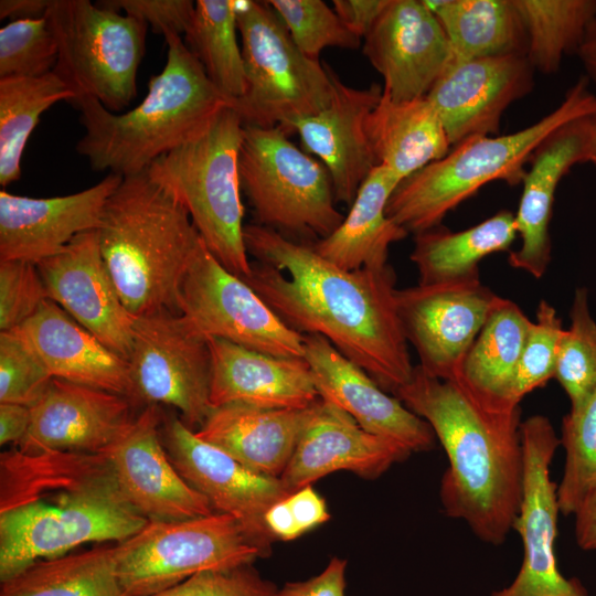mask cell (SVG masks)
Wrapping results in <instances>:
<instances>
[{
	"label": "cell",
	"instance_id": "cell-1",
	"mask_svg": "<svg viewBox=\"0 0 596 596\" xmlns=\"http://www.w3.org/2000/svg\"><path fill=\"white\" fill-rule=\"evenodd\" d=\"M244 242L257 263L242 279L288 327L322 336L392 395L411 380L390 264L343 269L311 244L256 223L244 226Z\"/></svg>",
	"mask_w": 596,
	"mask_h": 596
},
{
	"label": "cell",
	"instance_id": "cell-2",
	"mask_svg": "<svg viewBox=\"0 0 596 596\" xmlns=\"http://www.w3.org/2000/svg\"><path fill=\"white\" fill-rule=\"evenodd\" d=\"M147 520L105 454L62 450L0 456V582L88 542H121Z\"/></svg>",
	"mask_w": 596,
	"mask_h": 596
},
{
	"label": "cell",
	"instance_id": "cell-3",
	"mask_svg": "<svg viewBox=\"0 0 596 596\" xmlns=\"http://www.w3.org/2000/svg\"><path fill=\"white\" fill-rule=\"evenodd\" d=\"M393 395L429 424L447 455L439 489L445 513L481 541L502 544L522 498L521 408L488 411L457 380H439L418 365Z\"/></svg>",
	"mask_w": 596,
	"mask_h": 596
},
{
	"label": "cell",
	"instance_id": "cell-4",
	"mask_svg": "<svg viewBox=\"0 0 596 596\" xmlns=\"http://www.w3.org/2000/svg\"><path fill=\"white\" fill-rule=\"evenodd\" d=\"M168 46L162 71L132 109L113 113L97 99L72 102L85 129L76 151L95 171L123 178L139 174L158 158L200 134L224 107L233 106L210 81L181 35L163 34Z\"/></svg>",
	"mask_w": 596,
	"mask_h": 596
},
{
	"label": "cell",
	"instance_id": "cell-5",
	"mask_svg": "<svg viewBox=\"0 0 596 596\" xmlns=\"http://www.w3.org/2000/svg\"><path fill=\"white\" fill-rule=\"evenodd\" d=\"M97 233L103 259L132 317L180 312L179 284L201 237L171 193L147 171L123 178Z\"/></svg>",
	"mask_w": 596,
	"mask_h": 596
},
{
	"label": "cell",
	"instance_id": "cell-6",
	"mask_svg": "<svg viewBox=\"0 0 596 596\" xmlns=\"http://www.w3.org/2000/svg\"><path fill=\"white\" fill-rule=\"evenodd\" d=\"M596 113V93L584 75L551 113L534 124L502 136H475L441 159L403 180L386 205V216L407 233L441 224L444 217L482 187L494 181L522 183L534 151L562 125Z\"/></svg>",
	"mask_w": 596,
	"mask_h": 596
},
{
	"label": "cell",
	"instance_id": "cell-7",
	"mask_svg": "<svg viewBox=\"0 0 596 596\" xmlns=\"http://www.w3.org/2000/svg\"><path fill=\"white\" fill-rule=\"evenodd\" d=\"M243 129L238 113L224 107L200 134L147 169L185 207L212 255L241 278L252 270L238 170Z\"/></svg>",
	"mask_w": 596,
	"mask_h": 596
},
{
	"label": "cell",
	"instance_id": "cell-8",
	"mask_svg": "<svg viewBox=\"0 0 596 596\" xmlns=\"http://www.w3.org/2000/svg\"><path fill=\"white\" fill-rule=\"evenodd\" d=\"M235 10L245 93L232 107L243 124L287 132L292 121L324 109L334 93L331 67L297 47L267 1L235 0Z\"/></svg>",
	"mask_w": 596,
	"mask_h": 596
},
{
	"label": "cell",
	"instance_id": "cell-9",
	"mask_svg": "<svg viewBox=\"0 0 596 596\" xmlns=\"http://www.w3.org/2000/svg\"><path fill=\"white\" fill-rule=\"evenodd\" d=\"M238 170L256 224L290 240L326 238L345 217L327 168L279 126L244 125Z\"/></svg>",
	"mask_w": 596,
	"mask_h": 596
},
{
	"label": "cell",
	"instance_id": "cell-10",
	"mask_svg": "<svg viewBox=\"0 0 596 596\" xmlns=\"http://www.w3.org/2000/svg\"><path fill=\"white\" fill-rule=\"evenodd\" d=\"M46 19L58 50L53 72L76 98L123 113L137 94L148 25L89 0H51Z\"/></svg>",
	"mask_w": 596,
	"mask_h": 596
},
{
	"label": "cell",
	"instance_id": "cell-11",
	"mask_svg": "<svg viewBox=\"0 0 596 596\" xmlns=\"http://www.w3.org/2000/svg\"><path fill=\"white\" fill-rule=\"evenodd\" d=\"M123 596H153L211 570L252 564L264 556L234 517L150 520L115 544Z\"/></svg>",
	"mask_w": 596,
	"mask_h": 596
},
{
	"label": "cell",
	"instance_id": "cell-12",
	"mask_svg": "<svg viewBox=\"0 0 596 596\" xmlns=\"http://www.w3.org/2000/svg\"><path fill=\"white\" fill-rule=\"evenodd\" d=\"M135 401L169 405L196 430L212 407L209 338L184 315L159 311L138 317L129 356Z\"/></svg>",
	"mask_w": 596,
	"mask_h": 596
},
{
	"label": "cell",
	"instance_id": "cell-13",
	"mask_svg": "<svg viewBox=\"0 0 596 596\" xmlns=\"http://www.w3.org/2000/svg\"><path fill=\"white\" fill-rule=\"evenodd\" d=\"M178 309L207 338L280 358H304V336L288 327L241 277L199 241L178 288Z\"/></svg>",
	"mask_w": 596,
	"mask_h": 596
},
{
	"label": "cell",
	"instance_id": "cell-14",
	"mask_svg": "<svg viewBox=\"0 0 596 596\" xmlns=\"http://www.w3.org/2000/svg\"><path fill=\"white\" fill-rule=\"evenodd\" d=\"M520 436L523 483L513 530L522 540L523 561L514 579L490 596H588L578 579L561 573L555 554L561 510L550 467L561 445L560 437L551 421L541 414L521 423Z\"/></svg>",
	"mask_w": 596,
	"mask_h": 596
},
{
	"label": "cell",
	"instance_id": "cell-15",
	"mask_svg": "<svg viewBox=\"0 0 596 596\" xmlns=\"http://www.w3.org/2000/svg\"><path fill=\"white\" fill-rule=\"evenodd\" d=\"M500 298L479 275L396 289L398 319L418 355V366L439 380H456Z\"/></svg>",
	"mask_w": 596,
	"mask_h": 596
},
{
	"label": "cell",
	"instance_id": "cell-16",
	"mask_svg": "<svg viewBox=\"0 0 596 596\" xmlns=\"http://www.w3.org/2000/svg\"><path fill=\"white\" fill-rule=\"evenodd\" d=\"M161 439L173 467L215 512L234 517L264 556L274 541L266 530L268 509L296 490L281 478L258 473L199 438L174 414H164Z\"/></svg>",
	"mask_w": 596,
	"mask_h": 596
},
{
	"label": "cell",
	"instance_id": "cell-17",
	"mask_svg": "<svg viewBox=\"0 0 596 596\" xmlns=\"http://www.w3.org/2000/svg\"><path fill=\"white\" fill-rule=\"evenodd\" d=\"M363 53L393 100L426 97L453 60L449 41L425 0H390L364 38Z\"/></svg>",
	"mask_w": 596,
	"mask_h": 596
},
{
	"label": "cell",
	"instance_id": "cell-18",
	"mask_svg": "<svg viewBox=\"0 0 596 596\" xmlns=\"http://www.w3.org/2000/svg\"><path fill=\"white\" fill-rule=\"evenodd\" d=\"M534 72L526 55L450 62L427 99L451 148L475 136H497L507 108L531 93Z\"/></svg>",
	"mask_w": 596,
	"mask_h": 596
},
{
	"label": "cell",
	"instance_id": "cell-19",
	"mask_svg": "<svg viewBox=\"0 0 596 596\" xmlns=\"http://www.w3.org/2000/svg\"><path fill=\"white\" fill-rule=\"evenodd\" d=\"M38 268L49 299L129 360L136 318L125 307L103 259L97 230L78 234Z\"/></svg>",
	"mask_w": 596,
	"mask_h": 596
},
{
	"label": "cell",
	"instance_id": "cell-20",
	"mask_svg": "<svg viewBox=\"0 0 596 596\" xmlns=\"http://www.w3.org/2000/svg\"><path fill=\"white\" fill-rule=\"evenodd\" d=\"M136 406L126 396L53 377L31 406L29 430L15 447L104 454L130 430Z\"/></svg>",
	"mask_w": 596,
	"mask_h": 596
},
{
	"label": "cell",
	"instance_id": "cell-21",
	"mask_svg": "<svg viewBox=\"0 0 596 596\" xmlns=\"http://www.w3.org/2000/svg\"><path fill=\"white\" fill-rule=\"evenodd\" d=\"M163 411L147 405L130 430L104 453L129 502L147 520L177 521L210 515L209 500L190 487L170 461L161 439Z\"/></svg>",
	"mask_w": 596,
	"mask_h": 596
},
{
	"label": "cell",
	"instance_id": "cell-22",
	"mask_svg": "<svg viewBox=\"0 0 596 596\" xmlns=\"http://www.w3.org/2000/svg\"><path fill=\"white\" fill-rule=\"evenodd\" d=\"M302 336L304 359L321 398L347 412L366 432L392 440L409 453L434 447L436 436L427 422L387 394L326 338Z\"/></svg>",
	"mask_w": 596,
	"mask_h": 596
},
{
	"label": "cell",
	"instance_id": "cell-23",
	"mask_svg": "<svg viewBox=\"0 0 596 596\" xmlns=\"http://www.w3.org/2000/svg\"><path fill=\"white\" fill-rule=\"evenodd\" d=\"M123 177L108 173L93 187L53 198L0 191V260L39 264L78 234L97 230L105 204Z\"/></svg>",
	"mask_w": 596,
	"mask_h": 596
},
{
	"label": "cell",
	"instance_id": "cell-24",
	"mask_svg": "<svg viewBox=\"0 0 596 596\" xmlns=\"http://www.w3.org/2000/svg\"><path fill=\"white\" fill-rule=\"evenodd\" d=\"M411 454L403 446L366 432L347 412L320 397L311 406L280 478L292 490L338 470L373 479Z\"/></svg>",
	"mask_w": 596,
	"mask_h": 596
},
{
	"label": "cell",
	"instance_id": "cell-25",
	"mask_svg": "<svg viewBox=\"0 0 596 596\" xmlns=\"http://www.w3.org/2000/svg\"><path fill=\"white\" fill-rule=\"evenodd\" d=\"M334 93L321 111L292 121L288 135L298 134L302 150L320 159L327 168L336 202L351 205L355 195L376 167L365 121L381 99L383 88L372 84L354 88L334 73Z\"/></svg>",
	"mask_w": 596,
	"mask_h": 596
},
{
	"label": "cell",
	"instance_id": "cell-26",
	"mask_svg": "<svg viewBox=\"0 0 596 596\" xmlns=\"http://www.w3.org/2000/svg\"><path fill=\"white\" fill-rule=\"evenodd\" d=\"M593 115V114H592ZM590 115L571 120L536 148L522 181V193L514 214L521 244L509 252L508 263L540 279L551 263L550 222L561 180L578 163L589 159Z\"/></svg>",
	"mask_w": 596,
	"mask_h": 596
},
{
	"label": "cell",
	"instance_id": "cell-27",
	"mask_svg": "<svg viewBox=\"0 0 596 596\" xmlns=\"http://www.w3.org/2000/svg\"><path fill=\"white\" fill-rule=\"evenodd\" d=\"M210 404L243 403L263 408H307L320 398L304 358H280L209 338Z\"/></svg>",
	"mask_w": 596,
	"mask_h": 596
},
{
	"label": "cell",
	"instance_id": "cell-28",
	"mask_svg": "<svg viewBox=\"0 0 596 596\" xmlns=\"http://www.w3.org/2000/svg\"><path fill=\"white\" fill-rule=\"evenodd\" d=\"M19 328L52 377L116 393L137 405L129 361L51 299Z\"/></svg>",
	"mask_w": 596,
	"mask_h": 596
},
{
	"label": "cell",
	"instance_id": "cell-29",
	"mask_svg": "<svg viewBox=\"0 0 596 596\" xmlns=\"http://www.w3.org/2000/svg\"><path fill=\"white\" fill-rule=\"evenodd\" d=\"M311 406L263 408L230 403L212 408L194 433L245 467L280 478L308 422Z\"/></svg>",
	"mask_w": 596,
	"mask_h": 596
},
{
	"label": "cell",
	"instance_id": "cell-30",
	"mask_svg": "<svg viewBox=\"0 0 596 596\" xmlns=\"http://www.w3.org/2000/svg\"><path fill=\"white\" fill-rule=\"evenodd\" d=\"M376 164L391 169L401 181L445 157L451 145L427 97L393 100L382 92L365 121Z\"/></svg>",
	"mask_w": 596,
	"mask_h": 596
},
{
	"label": "cell",
	"instance_id": "cell-31",
	"mask_svg": "<svg viewBox=\"0 0 596 596\" xmlns=\"http://www.w3.org/2000/svg\"><path fill=\"white\" fill-rule=\"evenodd\" d=\"M401 182L387 167H374L361 184L341 225L328 237L311 244L313 249L348 270L389 264L391 244L408 234L385 212Z\"/></svg>",
	"mask_w": 596,
	"mask_h": 596
},
{
	"label": "cell",
	"instance_id": "cell-32",
	"mask_svg": "<svg viewBox=\"0 0 596 596\" xmlns=\"http://www.w3.org/2000/svg\"><path fill=\"white\" fill-rule=\"evenodd\" d=\"M531 320L501 297L467 352L459 376L473 398L491 412H509L510 389Z\"/></svg>",
	"mask_w": 596,
	"mask_h": 596
},
{
	"label": "cell",
	"instance_id": "cell-33",
	"mask_svg": "<svg viewBox=\"0 0 596 596\" xmlns=\"http://www.w3.org/2000/svg\"><path fill=\"white\" fill-rule=\"evenodd\" d=\"M514 213L500 210L487 220L453 232L441 224L415 234L411 260L418 284H437L479 275L487 256L508 252L517 237Z\"/></svg>",
	"mask_w": 596,
	"mask_h": 596
},
{
	"label": "cell",
	"instance_id": "cell-34",
	"mask_svg": "<svg viewBox=\"0 0 596 596\" xmlns=\"http://www.w3.org/2000/svg\"><path fill=\"white\" fill-rule=\"evenodd\" d=\"M450 44L451 62L526 55L528 36L513 0H427Z\"/></svg>",
	"mask_w": 596,
	"mask_h": 596
},
{
	"label": "cell",
	"instance_id": "cell-35",
	"mask_svg": "<svg viewBox=\"0 0 596 596\" xmlns=\"http://www.w3.org/2000/svg\"><path fill=\"white\" fill-rule=\"evenodd\" d=\"M0 596H123L115 544L38 561L1 582Z\"/></svg>",
	"mask_w": 596,
	"mask_h": 596
},
{
	"label": "cell",
	"instance_id": "cell-36",
	"mask_svg": "<svg viewBox=\"0 0 596 596\" xmlns=\"http://www.w3.org/2000/svg\"><path fill=\"white\" fill-rule=\"evenodd\" d=\"M76 98L53 71L38 77L0 78V184L21 177V159L41 115L54 104Z\"/></svg>",
	"mask_w": 596,
	"mask_h": 596
},
{
	"label": "cell",
	"instance_id": "cell-37",
	"mask_svg": "<svg viewBox=\"0 0 596 596\" xmlns=\"http://www.w3.org/2000/svg\"><path fill=\"white\" fill-rule=\"evenodd\" d=\"M235 0H198L184 43L213 85L232 103L245 93Z\"/></svg>",
	"mask_w": 596,
	"mask_h": 596
},
{
	"label": "cell",
	"instance_id": "cell-38",
	"mask_svg": "<svg viewBox=\"0 0 596 596\" xmlns=\"http://www.w3.org/2000/svg\"><path fill=\"white\" fill-rule=\"evenodd\" d=\"M528 36L535 71L553 74L565 54L577 52L596 17V0H513Z\"/></svg>",
	"mask_w": 596,
	"mask_h": 596
},
{
	"label": "cell",
	"instance_id": "cell-39",
	"mask_svg": "<svg viewBox=\"0 0 596 596\" xmlns=\"http://www.w3.org/2000/svg\"><path fill=\"white\" fill-rule=\"evenodd\" d=\"M560 443L565 461L557 498L563 514H574L596 490V389L563 417Z\"/></svg>",
	"mask_w": 596,
	"mask_h": 596
},
{
	"label": "cell",
	"instance_id": "cell-40",
	"mask_svg": "<svg viewBox=\"0 0 596 596\" xmlns=\"http://www.w3.org/2000/svg\"><path fill=\"white\" fill-rule=\"evenodd\" d=\"M554 377L570 400V409L581 406L596 389V321L585 287L575 289L570 327L558 341Z\"/></svg>",
	"mask_w": 596,
	"mask_h": 596
},
{
	"label": "cell",
	"instance_id": "cell-41",
	"mask_svg": "<svg viewBox=\"0 0 596 596\" xmlns=\"http://www.w3.org/2000/svg\"><path fill=\"white\" fill-rule=\"evenodd\" d=\"M267 3L284 22L297 47L319 61L327 47L355 50L361 39L351 33L337 13L321 0H269Z\"/></svg>",
	"mask_w": 596,
	"mask_h": 596
},
{
	"label": "cell",
	"instance_id": "cell-42",
	"mask_svg": "<svg viewBox=\"0 0 596 596\" xmlns=\"http://www.w3.org/2000/svg\"><path fill=\"white\" fill-rule=\"evenodd\" d=\"M564 328L556 309L546 300L538 305L510 389L508 403L520 407L523 397L555 375L558 341Z\"/></svg>",
	"mask_w": 596,
	"mask_h": 596
},
{
	"label": "cell",
	"instance_id": "cell-43",
	"mask_svg": "<svg viewBox=\"0 0 596 596\" xmlns=\"http://www.w3.org/2000/svg\"><path fill=\"white\" fill-rule=\"evenodd\" d=\"M57 55L46 15L10 21L0 29V78L45 75L54 70Z\"/></svg>",
	"mask_w": 596,
	"mask_h": 596
},
{
	"label": "cell",
	"instance_id": "cell-44",
	"mask_svg": "<svg viewBox=\"0 0 596 596\" xmlns=\"http://www.w3.org/2000/svg\"><path fill=\"white\" fill-rule=\"evenodd\" d=\"M52 375L20 330L0 332V403L34 405Z\"/></svg>",
	"mask_w": 596,
	"mask_h": 596
},
{
	"label": "cell",
	"instance_id": "cell-45",
	"mask_svg": "<svg viewBox=\"0 0 596 596\" xmlns=\"http://www.w3.org/2000/svg\"><path fill=\"white\" fill-rule=\"evenodd\" d=\"M38 265L0 260V330L20 327L47 300Z\"/></svg>",
	"mask_w": 596,
	"mask_h": 596
},
{
	"label": "cell",
	"instance_id": "cell-46",
	"mask_svg": "<svg viewBox=\"0 0 596 596\" xmlns=\"http://www.w3.org/2000/svg\"><path fill=\"white\" fill-rule=\"evenodd\" d=\"M276 585L263 578L252 564L200 572L153 596H274Z\"/></svg>",
	"mask_w": 596,
	"mask_h": 596
},
{
	"label": "cell",
	"instance_id": "cell-47",
	"mask_svg": "<svg viewBox=\"0 0 596 596\" xmlns=\"http://www.w3.org/2000/svg\"><path fill=\"white\" fill-rule=\"evenodd\" d=\"M329 519L323 498L310 485L273 504L264 523L273 540L291 541Z\"/></svg>",
	"mask_w": 596,
	"mask_h": 596
},
{
	"label": "cell",
	"instance_id": "cell-48",
	"mask_svg": "<svg viewBox=\"0 0 596 596\" xmlns=\"http://www.w3.org/2000/svg\"><path fill=\"white\" fill-rule=\"evenodd\" d=\"M98 4L143 21L153 32L184 35L189 29L195 2L190 0H103Z\"/></svg>",
	"mask_w": 596,
	"mask_h": 596
},
{
	"label": "cell",
	"instance_id": "cell-49",
	"mask_svg": "<svg viewBox=\"0 0 596 596\" xmlns=\"http://www.w3.org/2000/svg\"><path fill=\"white\" fill-rule=\"evenodd\" d=\"M347 562L332 557L327 567L307 581L286 583L274 596H344Z\"/></svg>",
	"mask_w": 596,
	"mask_h": 596
},
{
	"label": "cell",
	"instance_id": "cell-50",
	"mask_svg": "<svg viewBox=\"0 0 596 596\" xmlns=\"http://www.w3.org/2000/svg\"><path fill=\"white\" fill-rule=\"evenodd\" d=\"M390 0H333V10L343 25L364 39Z\"/></svg>",
	"mask_w": 596,
	"mask_h": 596
},
{
	"label": "cell",
	"instance_id": "cell-51",
	"mask_svg": "<svg viewBox=\"0 0 596 596\" xmlns=\"http://www.w3.org/2000/svg\"><path fill=\"white\" fill-rule=\"evenodd\" d=\"M31 423V407L15 403H0V444H19Z\"/></svg>",
	"mask_w": 596,
	"mask_h": 596
},
{
	"label": "cell",
	"instance_id": "cell-52",
	"mask_svg": "<svg viewBox=\"0 0 596 596\" xmlns=\"http://www.w3.org/2000/svg\"><path fill=\"white\" fill-rule=\"evenodd\" d=\"M574 517L577 545L585 551L596 550V490L583 500Z\"/></svg>",
	"mask_w": 596,
	"mask_h": 596
},
{
	"label": "cell",
	"instance_id": "cell-53",
	"mask_svg": "<svg viewBox=\"0 0 596 596\" xmlns=\"http://www.w3.org/2000/svg\"><path fill=\"white\" fill-rule=\"evenodd\" d=\"M51 0H1L0 19L30 20L46 15Z\"/></svg>",
	"mask_w": 596,
	"mask_h": 596
},
{
	"label": "cell",
	"instance_id": "cell-54",
	"mask_svg": "<svg viewBox=\"0 0 596 596\" xmlns=\"http://www.w3.org/2000/svg\"><path fill=\"white\" fill-rule=\"evenodd\" d=\"M586 77L596 88V17L590 22L577 52Z\"/></svg>",
	"mask_w": 596,
	"mask_h": 596
},
{
	"label": "cell",
	"instance_id": "cell-55",
	"mask_svg": "<svg viewBox=\"0 0 596 596\" xmlns=\"http://www.w3.org/2000/svg\"><path fill=\"white\" fill-rule=\"evenodd\" d=\"M588 162L596 166V113L590 115V141Z\"/></svg>",
	"mask_w": 596,
	"mask_h": 596
}]
</instances>
